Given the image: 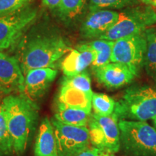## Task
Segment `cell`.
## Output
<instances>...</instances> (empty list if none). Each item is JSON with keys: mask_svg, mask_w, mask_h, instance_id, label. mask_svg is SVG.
Here are the masks:
<instances>
[{"mask_svg": "<svg viewBox=\"0 0 156 156\" xmlns=\"http://www.w3.org/2000/svg\"><path fill=\"white\" fill-rule=\"evenodd\" d=\"M17 45L16 58L24 76L31 69L54 68L72 49L67 39L46 22L34 23Z\"/></svg>", "mask_w": 156, "mask_h": 156, "instance_id": "1", "label": "cell"}, {"mask_svg": "<svg viewBox=\"0 0 156 156\" xmlns=\"http://www.w3.org/2000/svg\"><path fill=\"white\" fill-rule=\"evenodd\" d=\"M7 126L12 140L14 154L25 153L38 118L36 102L22 93H10L2 99Z\"/></svg>", "mask_w": 156, "mask_h": 156, "instance_id": "2", "label": "cell"}, {"mask_svg": "<svg viewBox=\"0 0 156 156\" xmlns=\"http://www.w3.org/2000/svg\"><path fill=\"white\" fill-rule=\"evenodd\" d=\"M114 114L119 121L146 122L156 116V87L148 85H134L125 90L116 101Z\"/></svg>", "mask_w": 156, "mask_h": 156, "instance_id": "3", "label": "cell"}, {"mask_svg": "<svg viewBox=\"0 0 156 156\" xmlns=\"http://www.w3.org/2000/svg\"><path fill=\"white\" fill-rule=\"evenodd\" d=\"M120 148L127 156H156V129L146 122L119 121Z\"/></svg>", "mask_w": 156, "mask_h": 156, "instance_id": "4", "label": "cell"}, {"mask_svg": "<svg viewBox=\"0 0 156 156\" xmlns=\"http://www.w3.org/2000/svg\"><path fill=\"white\" fill-rule=\"evenodd\" d=\"M156 24V10L151 6L136 5L123 9L115 25L101 38L115 41L145 32Z\"/></svg>", "mask_w": 156, "mask_h": 156, "instance_id": "5", "label": "cell"}, {"mask_svg": "<svg viewBox=\"0 0 156 156\" xmlns=\"http://www.w3.org/2000/svg\"><path fill=\"white\" fill-rule=\"evenodd\" d=\"M87 128L90 142L105 153H116L120 150L119 119L116 114L100 116L91 113Z\"/></svg>", "mask_w": 156, "mask_h": 156, "instance_id": "6", "label": "cell"}, {"mask_svg": "<svg viewBox=\"0 0 156 156\" xmlns=\"http://www.w3.org/2000/svg\"><path fill=\"white\" fill-rule=\"evenodd\" d=\"M38 9L30 5L10 14L0 16V51L17 45L36 22Z\"/></svg>", "mask_w": 156, "mask_h": 156, "instance_id": "7", "label": "cell"}, {"mask_svg": "<svg viewBox=\"0 0 156 156\" xmlns=\"http://www.w3.org/2000/svg\"><path fill=\"white\" fill-rule=\"evenodd\" d=\"M146 48L145 32L119 38L114 42L111 62L124 64L137 77L143 68Z\"/></svg>", "mask_w": 156, "mask_h": 156, "instance_id": "8", "label": "cell"}, {"mask_svg": "<svg viewBox=\"0 0 156 156\" xmlns=\"http://www.w3.org/2000/svg\"><path fill=\"white\" fill-rule=\"evenodd\" d=\"M53 125L58 156H76L89 147L87 126H75L62 124L51 119Z\"/></svg>", "mask_w": 156, "mask_h": 156, "instance_id": "9", "label": "cell"}, {"mask_svg": "<svg viewBox=\"0 0 156 156\" xmlns=\"http://www.w3.org/2000/svg\"><path fill=\"white\" fill-rule=\"evenodd\" d=\"M119 12L112 9L88 12L81 20L80 34L85 39H99L117 22Z\"/></svg>", "mask_w": 156, "mask_h": 156, "instance_id": "10", "label": "cell"}, {"mask_svg": "<svg viewBox=\"0 0 156 156\" xmlns=\"http://www.w3.org/2000/svg\"><path fill=\"white\" fill-rule=\"evenodd\" d=\"M57 74L58 70L52 67L30 70L25 75L22 93L30 100L36 102L47 93Z\"/></svg>", "mask_w": 156, "mask_h": 156, "instance_id": "11", "label": "cell"}, {"mask_svg": "<svg viewBox=\"0 0 156 156\" xmlns=\"http://www.w3.org/2000/svg\"><path fill=\"white\" fill-rule=\"evenodd\" d=\"M92 70L98 82L108 89H118L125 86L136 77L126 66L116 62H110Z\"/></svg>", "mask_w": 156, "mask_h": 156, "instance_id": "12", "label": "cell"}, {"mask_svg": "<svg viewBox=\"0 0 156 156\" xmlns=\"http://www.w3.org/2000/svg\"><path fill=\"white\" fill-rule=\"evenodd\" d=\"M95 58L94 50L87 43L77 45L72 48L62 60L61 69L64 76H74L83 73L92 65Z\"/></svg>", "mask_w": 156, "mask_h": 156, "instance_id": "13", "label": "cell"}, {"mask_svg": "<svg viewBox=\"0 0 156 156\" xmlns=\"http://www.w3.org/2000/svg\"><path fill=\"white\" fill-rule=\"evenodd\" d=\"M25 76L18 59L0 51V85L9 93H23Z\"/></svg>", "mask_w": 156, "mask_h": 156, "instance_id": "14", "label": "cell"}, {"mask_svg": "<svg viewBox=\"0 0 156 156\" xmlns=\"http://www.w3.org/2000/svg\"><path fill=\"white\" fill-rule=\"evenodd\" d=\"M34 156H58L54 127L48 117L43 119L39 126L35 142Z\"/></svg>", "mask_w": 156, "mask_h": 156, "instance_id": "15", "label": "cell"}, {"mask_svg": "<svg viewBox=\"0 0 156 156\" xmlns=\"http://www.w3.org/2000/svg\"><path fill=\"white\" fill-rule=\"evenodd\" d=\"M92 96L93 94L86 93L75 87L61 85L56 103L69 108L82 109L91 113Z\"/></svg>", "mask_w": 156, "mask_h": 156, "instance_id": "16", "label": "cell"}, {"mask_svg": "<svg viewBox=\"0 0 156 156\" xmlns=\"http://www.w3.org/2000/svg\"><path fill=\"white\" fill-rule=\"evenodd\" d=\"M89 0H61L55 14L67 26L75 25L85 17Z\"/></svg>", "mask_w": 156, "mask_h": 156, "instance_id": "17", "label": "cell"}, {"mask_svg": "<svg viewBox=\"0 0 156 156\" xmlns=\"http://www.w3.org/2000/svg\"><path fill=\"white\" fill-rule=\"evenodd\" d=\"M91 113L82 109L69 108L61 103H56L54 118L62 124L75 126H87Z\"/></svg>", "mask_w": 156, "mask_h": 156, "instance_id": "18", "label": "cell"}, {"mask_svg": "<svg viewBox=\"0 0 156 156\" xmlns=\"http://www.w3.org/2000/svg\"><path fill=\"white\" fill-rule=\"evenodd\" d=\"M147 48L144 59L146 73L153 80L156 87V28H151L145 31Z\"/></svg>", "mask_w": 156, "mask_h": 156, "instance_id": "19", "label": "cell"}, {"mask_svg": "<svg viewBox=\"0 0 156 156\" xmlns=\"http://www.w3.org/2000/svg\"><path fill=\"white\" fill-rule=\"evenodd\" d=\"M114 42L103 39H96L87 42L95 53V61L91 65V69L102 67L110 63Z\"/></svg>", "mask_w": 156, "mask_h": 156, "instance_id": "20", "label": "cell"}, {"mask_svg": "<svg viewBox=\"0 0 156 156\" xmlns=\"http://www.w3.org/2000/svg\"><path fill=\"white\" fill-rule=\"evenodd\" d=\"M14 154L12 140L9 134L7 119L0 98V156H10Z\"/></svg>", "mask_w": 156, "mask_h": 156, "instance_id": "21", "label": "cell"}, {"mask_svg": "<svg viewBox=\"0 0 156 156\" xmlns=\"http://www.w3.org/2000/svg\"><path fill=\"white\" fill-rule=\"evenodd\" d=\"M115 106L116 101L112 97L104 93H93L92 108L95 114L100 116H111L114 114Z\"/></svg>", "mask_w": 156, "mask_h": 156, "instance_id": "22", "label": "cell"}, {"mask_svg": "<svg viewBox=\"0 0 156 156\" xmlns=\"http://www.w3.org/2000/svg\"><path fill=\"white\" fill-rule=\"evenodd\" d=\"M138 0H89L87 11L99 9H123L126 7L139 5Z\"/></svg>", "mask_w": 156, "mask_h": 156, "instance_id": "23", "label": "cell"}, {"mask_svg": "<svg viewBox=\"0 0 156 156\" xmlns=\"http://www.w3.org/2000/svg\"><path fill=\"white\" fill-rule=\"evenodd\" d=\"M61 85L75 87L89 94L93 93L91 89L90 76L87 70L74 76H64L61 80Z\"/></svg>", "mask_w": 156, "mask_h": 156, "instance_id": "24", "label": "cell"}, {"mask_svg": "<svg viewBox=\"0 0 156 156\" xmlns=\"http://www.w3.org/2000/svg\"><path fill=\"white\" fill-rule=\"evenodd\" d=\"M33 0H0V16L15 12L30 5Z\"/></svg>", "mask_w": 156, "mask_h": 156, "instance_id": "25", "label": "cell"}, {"mask_svg": "<svg viewBox=\"0 0 156 156\" xmlns=\"http://www.w3.org/2000/svg\"><path fill=\"white\" fill-rule=\"evenodd\" d=\"M102 151L98 148L93 147V146H89L86 149L80 152L76 156H101Z\"/></svg>", "mask_w": 156, "mask_h": 156, "instance_id": "26", "label": "cell"}, {"mask_svg": "<svg viewBox=\"0 0 156 156\" xmlns=\"http://www.w3.org/2000/svg\"><path fill=\"white\" fill-rule=\"evenodd\" d=\"M41 1L42 5L44 7L54 11V12L58 9L61 2V0H41Z\"/></svg>", "mask_w": 156, "mask_h": 156, "instance_id": "27", "label": "cell"}, {"mask_svg": "<svg viewBox=\"0 0 156 156\" xmlns=\"http://www.w3.org/2000/svg\"><path fill=\"white\" fill-rule=\"evenodd\" d=\"M140 2H142L143 5L151 6V7L156 8V0H138Z\"/></svg>", "mask_w": 156, "mask_h": 156, "instance_id": "28", "label": "cell"}, {"mask_svg": "<svg viewBox=\"0 0 156 156\" xmlns=\"http://www.w3.org/2000/svg\"><path fill=\"white\" fill-rule=\"evenodd\" d=\"M8 94H10V93H9L7 89H5V87H2L1 85H0V95H8Z\"/></svg>", "mask_w": 156, "mask_h": 156, "instance_id": "29", "label": "cell"}, {"mask_svg": "<svg viewBox=\"0 0 156 156\" xmlns=\"http://www.w3.org/2000/svg\"><path fill=\"white\" fill-rule=\"evenodd\" d=\"M101 156H115L113 153H105V152L102 151V154Z\"/></svg>", "mask_w": 156, "mask_h": 156, "instance_id": "30", "label": "cell"}, {"mask_svg": "<svg viewBox=\"0 0 156 156\" xmlns=\"http://www.w3.org/2000/svg\"><path fill=\"white\" fill-rule=\"evenodd\" d=\"M153 124H154V126H155V128L156 129V116L155 118L153 119Z\"/></svg>", "mask_w": 156, "mask_h": 156, "instance_id": "31", "label": "cell"}]
</instances>
